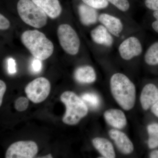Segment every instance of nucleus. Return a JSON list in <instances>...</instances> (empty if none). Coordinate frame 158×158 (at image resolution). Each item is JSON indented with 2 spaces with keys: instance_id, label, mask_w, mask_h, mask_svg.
Instances as JSON below:
<instances>
[{
  "instance_id": "1",
  "label": "nucleus",
  "mask_w": 158,
  "mask_h": 158,
  "mask_svg": "<svg viewBox=\"0 0 158 158\" xmlns=\"http://www.w3.org/2000/svg\"><path fill=\"white\" fill-rule=\"evenodd\" d=\"M110 87L112 96L117 104L123 110L130 111L135 104V86L126 75L116 73L110 80Z\"/></svg>"
},
{
  "instance_id": "2",
  "label": "nucleus",
  "mask_w": 158,
  "mask_h": 158,
  "mask_svg": "<svg viewBox=\"0 0 158 158\" xmlns=\"http://www.w3.org/2000/svg\"><path fill=\"white\" fill-rule=\"evenodd\" d=\"M21 40L33 56L41 61L48 59L53 52L52 43L43 33L37 30L24 32Z\"/></svg>"
},
{
  "instance_id": "3",
  "label": "nucleus",
  "mask_w": 158,
  "mask_h": 158,
  "mask_svg": "<svg viewBox=\"0 0 158 158\" xmlns=\"http://www.w3.org/2000/svg\"><path fill=\"white\" fill-rule=\"evenodd\" d=\"M65 105L66 111L62 121L69 125H76L87 116L88 109L85 102L73 92L65 91L60 97Z\"/></svg>"
},
{
  "instance_id": "4",
  "label": "nucleus",
  "mask_w": 158,
  "mask_h": 158,
  "mask_svg": "<svg viewBox=\"0 0 158 158\" xmlns=\"http://www.w3.org/2000/svg\"><path fill=\"white\" fill-rule=\"evenodd\" d=\"M17 7L20 17L27 24L36 28L46 24L47 15L32 0H19Z\"/></svg>"
},
{
  "instance_id": "5",
  "label": "nucleus",
  "mask_w": 158,
  "mask_h": 158,
  "mask_svg": "<svg viewBox=\"0 0 158 158\" xmlns=\"http://www.w3.org/2000/svg\"><path fill=\"white\" fill-rule=\"evenodd\" d=\"M60 45L67 54L76 55L80 47V40L76 31L67 24L60 25L57 30Z\"/></svg>"
},
{
  "instance_id": "6",
  "label": "nucleus",
  "mask_w": 158,
  "mask_h": 158,
  "mask_svg": "<svg viewBox=\"0 0 158 158\" xmlns=\"http://www.w3.org/2000/svg\"><path fill=\"white\" fill-rule=\"evenodd\" d=\"M51 90V85L45 78L35 79L26 86L25 92L29 99L34 103H39L45 100Z\"/></svg>"
},
{
  "instance_id": "7",
  "label": "nucleus",
  "mask_w": 158,
  "mask_h": 158,
  "mask_svg": "<svg viewBox=\"0 0 158 158\" xmlns=\"http://www.w3.org/2000/svg\"><path fill=\"white\" fill-rule=\"evenodd\" d=\"M38 152V146L31 141H19L11 144L6 153V158H34Z\"/></svg>"
},
{
  "instance_id": "8",
  "label": "nucleus",
  "mask_w": 158,
  "mask_h": 158,
  "mask_svg": "<svg viewBox=\"0 0 158 158\" xmlns=\"http://www.w3.org/2000/svg\"><path fill=\"white\" fill-rule=\"evenodd\" d=\"M118 51L122 59L128 61L140 56L143 48L140 40L137 37L131 36L121 42Z\"/></svg>"
},
{
  "instance_id": "9",
  "label": "nucleus",
  "mask_w": 158,
  "mask_h": 158,
  "mask_svg": "<svg viewBox=\"0 0 158 158\" xmlns=\"http://www.w3.org/2000/svg\"><path fill=\"white\" fill-rule=\"evenodd\" d=\"M109 135L110 138L114 141L117 148L122 153L127 155L133 152L134 144L124 133L118 129H114L109 131Z\"/></svg>"
},
{
  "instance_id": "10",
  "label": "nucleus",
  "mask_w": 158,
  "mask_h": 158,
  "mask_svg": "<svg viewBox=\"0 0 158 158\" xmlns=\"http://www.w3.org/2000/svg\"><path fill=\"white\" fill-rule=\"evenodd\" d=\"M98 20L113 36L119 37L123 28L121 20L107 13H102L98 16Z\"/></svg>"
},
{
  "instance_id": "11",
  "label": "nucleus",
  "mask_w": 158,
  "mask_h": 158,
  "mask_svg": "<svg viewBox=\"0 0 158 158\" xmlns=\"http://www.w3.org/2000/svg\"><path fill=\"white\" fill-rule=\"evenodd\" d=\"M103 115L107 123L116 129H122L127 124L126 116L121 110L109 109L105 111Z\"/></svg>"
},
{
  "instance_id": "12",
  "label": "nucleus",
  "mask_w": 158,
  "mask_h": 158,
  "mask_svg": "<svg viewBox=\"0 0 158 158\" xmlns=\"http://www.w3.org/2000/svg\"><path fill=\"white\" fill-rule=\"evenodd\" d=\"M158 101V89L152 84L145 85L141 91L140 101L141 107L147 110Z\"/></svg>"
},
{
  "instance_id": "13",
  "label": "nucleus",
  "mask_w": 158,
  "mask_h": 158,
  "mask_svg": "<svg viewBox=\"0 0 158 158\" xmlns=\"http://www.w3.org/2000/svg\"><path fill=\"white\" fill-rule=\"evenodd\" d=\"M113 35L102 25H99L90 32V36L94 42L100 45L110 47L113 43Z\"/></svg>"
},
{
  "instance_id": "14",
  "label": "nucleus",
  "mask_w": 158,
  "mask_h": 158,
  "mask_svg": "<svg viewBox=\"0 0 158 158\" xmlns=\"http://www.w3.org/2000/svg\"><path fill=\"white\" fill-rule=\"evenodd\" d=\"M42 9L51 18L59 17L62 12V7L59 0H32Z\"/></svg>"
},
{
  "instance_id": "15",
  "label": "nucleus",
  "mask_w": 158,
  "mask_h": 158,
  "mask_svg": "<svg viewBox=\"0 0 158 158\" xmlns=\"http://www.w3.org/2000/svg\"><path fill=\"white\" fill-rule=\"evenodd\" d=\"M94 147L104 158L116 157V153L113 144L106 138L97 137L92 140Z\"/></svg>"
},
{
  "instance_id": "16",
  "label": "nucleus",
  "mask_w": 158,
  "mask_h": 158,
  "mask_svg": "<svg viewBox=\"0 0 158 158\" xmlns=\"http://www.w3.org/2000/svg\"><path fill=\"white\" fill-rule=\"evenodd\" d=\"M78 10L80 20L84 25L90 26L94 24L98 19V14L96 9L85 3L79 5Z\"/></svg>"
},
{
  "instance_id": "17",
  "label": "nucleus",
  "mask_w": 158,
  "mask_h": 158,
  "mask_svg": "<svg viewBox=\"0 0 158 158\" xmlns=\"http://www.w3.org/2000/svg\"><path fill=\"white\" fill-rule=\"evenodd\" d=\"M75 78L82 84H91L96 81V74L93 67L84 65L77 68L74 73Z\"/></svg>"
},
{
  "instance_id": "18",
  "label": "nucleus",
  "mask_w": 158,
  "mask_h": 158,
  "mask_svg": "<svg viewBox=\"0 0 158 158\" xmlns=\"http://www.w3.org/2000/svg\"><path fill=\"white\" fill-rule=\"evenodd\" d=\"M144 61L149 65H158V41L152 44L144 55Z\"/></svg>"
},
{
  "instance_id": "19",
  "label": "nucleus",
  "mask_w": 158,
  "mask_h": 158,
  "mask_svg": "<svg viewBox=\"0 0 158 158\" xmlns=\"http://www.w3.org/2000/svg\"><path fill=\"white\" fill-rule=\"evenodd\" d=\"M148 138V146L151 149L158 147V123L149 124L147 127Z\"/></svg>"
},
{
  "instance_id": "20",
  "label": "nucleus",
  "mask_w": 158,
  "mask_h": 158,
  "mask_svg": "<svg viewBox=\"0 0 158 158\" xmlns=\"http://www.w3.org/2000/svg\"><path fill=\"white\" fill-rule=\"evenodd\" d=\"M81 98L93 108L98 107L100 104L99 98L95 94H84L82 95Z\"/></svg>"
},
{
  "instance_id": "21",
  "label": "nucleus",
  "mask_w": 158,
  "mask_h": 158,
  "mask_svg": "<svg viewBox=\"0 0 158 158\" xmlns=\"http://www.w3.org/2000/svg\"><path fill=\"white\" fill-rule=\"evenodd\" d=\"M83 2L96 9H104L109 6L107 0H82Z\"/></svg>"
},
{
  "instance_id": "22",
  "label": "nucleus",
  "mask_w": 158,
  "mask_h": 158,
  "mask_svg": "<svg viewBox=\"0 0 158 158\" xmlns=\"http://www.w3.org/2000/svg\"><path fill=\"white\" fill-rule=\"evenodd\" d=\"M120 11L125 12L130 9L129 2L128 0H107Z\"/></svg>"
},
{
  "instance_id": "23",
  "label": "nucleus",
  "mask_w": 158,
  "mask_h": 158,
  "mask_svg": "<svg viewBox=\"0 0 158 158\" xmlns=\"http://www.w3.org/2000/svg\"><path fill=\"white\" fill-rule=\"evenodd\" d=\"M29 106V100L25 97L19 98L15 103V107L17 111L23 112L27 109Z\"/></svg>"
},
{
  "instance_id": "24",
  "label": "nucleus",
  "mask_w": 158,
  "mask_h": 158,
  "mask_svg": "<svg viewBox=\"0 0 158 158\" xmlns=\"http://www.w3.org/2000/svg\"><path fill=\"white\" fill-rule=\"evenodd\" d=\"M41 60L34 58L31 63V70L34 73H38L42 69V65Z\"/></svg>"
},
{
  "instance_id": "25",
  "label": "nucleus",
  "mask_w": 158,
  "mask_h": 158,
  "mask_svg": "<svg viewBox=\"0 0 158 158\" xmlns=\"http://www.w3.org/2000/svg\"><path fill=\"white\" fill-rule=\"evenodd\" d=\"M144 4L148 9L158 11V0H145Z\"/></svg>"
},
{
  "instance_id": "26",
  "label": "nucleus",
  "mask_w": 158,
  "mask_h": 158,
  "mask_svg": "<svg viewBox=\"0 0 158 158\" xmlns=\"http://www.w3.org/2000/svg\"><path fill=\"white\" fill-rule=\"evenodd\" d=\"M8 70L10 74H14L16 73V63L13 58H10L8 61Z\"/></svg>"
},
{
  "instance_id": "27",
  "label": "nucleus",
  "mask_w": 158,
  "mask_h": 158,
  "mask_svg": "<svg viewBox=\"0 0 158 158\" xmlns=\"http://www.w3.org/2000/svg\"><path fill=\"white\" fill-rule=\"evenodd\" d=\"M10 27V22L9 20L5 17L3 15H0V29L6 30Z\"/></svg>"
},
{
  "instance_id": "28",
  "label": "nucleus",
  "mask_w": 158,
  "mask_h": 158,
  "mask_svg": "<svg viewBox=\"0 0 158 158\" xmlns=\"http://www.w3.org/2000/svg\"><path fill=\"white\" fill-rule=\"evenodd\" d=\"M6 90V86L5 82L0 81V106H2L3 96Z\"/></svg>"
},
{
  "instance_id": "29",
  "label": "nucleus",
  "mask_w": 158,
  "mask_h": 158,
  "mask_svg": "<svg viewBox=\"0 0 158 158\" xmlns=\"http://www.w3.org/2000/svg\"><path fill=\"white\" fill-rule=\"evenodd\" d=\"M153 15L156 20L152 23V27L153 29L158 33V11H154Z\"/></svg>"
},
{
  "instance_id": "30",
  "label": "nucleus",
  "mask_w": 158,
  "mask_h": 158,
  "mask_svg": "<svg viewBox=\"0 0 158 158\" xmlns=\"http://www.w3.org/2000/svg\"><path fill=\"white\" fill-rule=\"evenodd\" d=\"M151 111L158 118V101L151 107Z\"/></svg>"
},
{
  "instance_id": "31",
  "label": "nucleus",
  "mask_w": 158,
  "mask_h": 158,
  "mask_svg": "<svg viewBox=\"0 0 158 158\" xmlns=\"http://www.w3.org/2000/svg\"><path fill=\"white\" fill-rule=\"evenodd\" d=\"M150 157L152 158H158V150H154L151 153Z\"/></svg>"
},
{
  "instance_id": "32",
  "label": "nucleus",
  "mask_w": 158,
  "mask_h": 158,
  "mask_svg": "<svg viewBox=\"0 0 158 158\" xmlns=\"http://www.w3.org/2000/svg\"><path fill=\"white\" fill-rule=\"evenodd\" d=\"M41 158H52V155L51 154H49L48 155L44 156L43 157H41Z\"/></svg>"
}]
</instances>
